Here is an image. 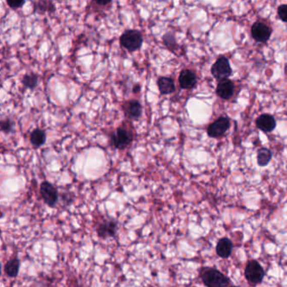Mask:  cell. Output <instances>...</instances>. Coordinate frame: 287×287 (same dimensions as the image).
Instances as JSON below:
<instances>
[{
    "label": "cell",
    "mask_w": 287,
    "mask_h": 287,
    "mask_svg": "<svg viewBox=\"0 0 287 287\" xmlns=\"http://www.w3.org/2000/svg\"><path fill=\"white\" fill-rule=\"evenodd\" d=\"M122 110L125 116L130 120H138L142 113V106L136 100L126 101L122 105Z\"/></svg>",
    "instance_id": "cell-10"
},
{
    "label": "cell",
    "mask_w": 287,
    "mask_h": 287,
    "mask_svg": "<svg viewBox=\"0 0 287 287\" xmlns=\"http://www.w3.org/2000/svg\"><path fill=\"white\" fill-rule=\"evenodd\" d=\"M256 126L261 131L269 133L274 131L276 126V121L275 117L270 114H262L256 120Z\"/></svg>",
    "instance_id": "cell-13"
},
{
    "label": "cell",
    "mask_w": 287,
    "mask_h": 287,
    "mask_svg": "<svg viewBox=\"0 0 287 287\" xmlns=\"http://www.w3.org/2000/svg\"><path fill=\"white\" fill-rule=\"evenodd\" d=\"M245 275L249 282L251 283L252 285H258L262 282L265 273L260 263L256 260H251L246 265Z\"/></svg>",
    "instance_id": "cell-4"
},
{
    "label": "cell",
    "mask_w": 287,
    "mask_h": 287,
    "mask_svg": "<svg viewBox=\"0 0 287 287\" xmlns=\"http://www.w3.org/2000/svg\"><path fill=\"white\" fill-rule=\"evenodd\" d=\"M7 5H9V7L11 8V9H14V10H18L20 8L22 7L23 5H25V1L24 0H20V1H10L8 0Z\"/></svg>",
    "instance_id": "cell-24"
},
{
    "label": "cell",
    "mask_w": 287,
    "mask_h": 287,
    "mask_svg": "<svg viewBox=\"0 0 287 287\" xmlns=\"http://www.w3.org/2000/svg\"><path fill=\"white\" fill-rule=\"evenodd\" d=\"M23 85L29 89H34L38 83V76L35 73L25 74L21 80Z\"/></svg>",
    "instance_id": "cell-21"
},
{
    "label": "cell",
    "mask_w": 287,
    "mask_h": 287,
    "mask_svg": "<svg viewBox=\"0 0 287 287\" xmlns=\"http://www.w3.org/2000/svg\"><path fill=\"white\" fill-rule=\"evenodd\" d=\"M132 91H133V93H137L141 91V86L139 85V84H136V85H134L133 88H132Z\"/></svg>",
    "instance_id": "cell-25"
},
{
    "label": "cell",
    "mask_w": 287,
    "mask_h": 287,
    "mask_svg": "<svg viewBox=\"0 0 287 287\" xmlns=\"http://www.w3.org/2000/svg\"><path fill=\"white\" fill-rule=\"evenodd\" d=\"M234 90V84L232 81L229 79H224V80L220 81L218 83L216 92L220 98L227 101L233 96Z\"/></svg>",
    "instance_id": "cell-11"
},
{
    "label": "cell",
    "mask_w": 287,
    "mask_h": 287,
    "mask_svg": "<svg viewBox=\"0 0 287 287\" xmlns=\"http://www.w3.org/2000/svg\"><path fill=\"white\" fill-rule=\"evenodd\" d=\"M230 287H237V286H230Z\"/></svg>",
    "instance_id": "cell-26"
},
{
    "label": "cell",
    "mask_w": 287,
    "mask_h": 287,
    "mask_svg": "<svg viewBox=\"0 0 287 287\" xmlns=\"http://www.w3.org/2000/svg\"><path fill=\"white\" fill-rule=\"evenodd\" d=\"M272 159V154L270 149L266 148H261L258 150L257 162L258 164L261 167H265L269 164Z\"/></svg>",
    "instance_id": "cell-18"
},
{
    "label": "cell",
    "mask_w": 287,
    "mask_h": 287,
    "mask_svg": "<svg viewBox=\"0 0 287 287\" xmlns=\"http://www.w3.org/2000/svg\"><path fill=\"white\" fill-rule=\"evenodd\" d=\"M163 42L172 53H175L179 49V45L177 44L176 38L172 33H166L163 35Z\"/></svg>",
    "instance_id": "cell-19"
},
{
    "label": "cell",
    "mask_w": 287,
    "mask_h": 287,
    "mask_svg": "<svg viewBox=\"0 0 287 287\" xmlns=\"http://www.w3.org/2000/svg\"><path fill=\"white\" fill-rule=\"evenodd\" d=\"M20 262L18 258H14L9 260L5 265V273L10 278L17 276L20 270Z\"/></svg>",
    "instance_id": "cell-16"
},
{
    "label": "cell",
    "mask_w": 287,
    "mask_h": 287,
    "mask_svg": "<svg viewBox=\"0 0 287 287\" xmlns=\"http://www.w3.org/2000/svg\"><path fill=\"white\" fill-rule=\"evenodd\" d=\"M232 248L233 245L229 238L227 237H222L217 242L216 251L219 257L222 259H227L232 255Z\"/></svg>",
    "instance_id": "cell-14"
},
{
    "label": "cell",
    "mask_w": 287,
    "mask_h": 287,
    "mask_svg": "<svg viewBox=\"0 0 287 287\" xmlns=\"http://www.w3.org/2000/svg\"><path fill=\"white\" fill-rule=\"evenodd\" d=\"M158 88L162 94H169L175 90L174 79L169 77H159L157 81Z\"/></svg>",
    "instance_id": "cell-15"
},
{
    "label": "cell",
    "mask_w": 287,
    "mask_h": 287,
    "mask_svg": "<svg viewBox=\"0 0 287 287\" xmlns=\"http://www.w3.org/2000/svg\"><path fill=\"white\" fill-rule=\"evenodd\" d=\"M118 229V224L114 219H103L99 223L96 228V232L99 237L106 240L109 237H114Z\"/></svg>",
    "instance_id": "cell-8"
},
{
    "label": "cell",
    "mask_w": 287,
    "mask_h": 287,
    "mask_svg": "<svg viewBox=\"0 0 287 287\" xmlns=\"http://www.w3.org/2000/svg\"><path fill=\"white\" fill-rule=\"evenodd\" d=\"M179 85L183 89H192L197 85V77L194 72L189 69H184L179 76Z\"/></svg>",
    "instance_id": "cell-12"
},
{
    "label": "cell",
    "mask_w": 287,
    "mask_h": 287,
    "mask_svg": "<svg viewBox=\"0 0 287 287\" xmlns=\"http://www.w3.org/2000/svg\"><path fill=\"white\" fill-rule=\"evenodd\" d=\"M40 193L43 201L48 207H55L58 201V192L50 182L44 181L40 184Z\"/></svg>",
    "instance_id": "cell-6"
},
{
    "label": "cell",
    "mask_w": 287,
    "mask_h": 287,
    "mask_svg": "<svg viewBox=\"0 0 287 287\" xmlns=\"http://www.w3.org/2000/svg\"><path fill=\"white\" fill-rule=\"evenodd\" d=\"M230 126H231V123H230L229 119L226 116H221L208 126L207 134L210 137L217 138V137L224 135L228 131Z\"/></svg>",
    "instance_id": "cell-7"
},
{
    "label": "cell",
    "mask_w": 287,
    "mask_h": 287,
    "mask_svg": "<svg viewBox=\"0 0 287 287\" xmlns=\"http://www.w3.org/2000/svg\"><path fill=\"white\" fill-rule=\"evenodd\" d=\"M34 9L37 12H53L55 11V5L52 1H37L34 3Z\"/></svg>",
    "instance_id": "cell-20"
},
{
    "label": "cell",
    "mask_w": 287,
    "mask_h": 287,
    "mask_svg": "<svg viewBox=\"0 0 287 287\" xmlns=\"http://www.w3.org/2000/svg\"><path fill=\"white\" fill-rule=\"evenodd\" d=\"M200 275L207 287H227L231 283L229 278L214 268H203Z\"/></svg>",
    "instance_id": "cell-2"
},
{
    "label": "cell",
    "mask_w": 287,
    "mask_h": 287,
    "mask_svg": "<svg viewBox=\"0 0 287 287\" xmlns=\"http://www.w3.org/2000/svg\"><path fill=\"white\" fill-rule=\"evenodd\" d=\"M1 126V131L5 133H10L13 130V122L10 119H5L1 121L0 124Z\"/></svg>",
    "instance_id": "cell-22"
},
{
    "label": "cell",
    "mask_w": 287,
    "mask_h": 287,
    "mask_svg": "<svg viewBox=\"0 0 287 287\" xmlns=\"http://www.w3.org/2000/svg\"><path fill=\"white\" fill-rule=\"evenodd\" d=\"M272 34V29L265 23L255 22L251 27V35L256 41L260 43L267 42Z\"/></svg>",
    "instance_id": "cell-9"
},
{
    "label": "cell",
    "mask_w": 287,
    "mask_h": 287,
    "mask_svg": "<svg viewBox=\"0 0 287 287\" xmlns=\"http://www.w3.org/2000/svg\"><path fill=\"white\" fill-rule=\"evenodd\" d=\"M45 140H46V136H45V131L41 130V129H35L30 133V142L35 148L42 146L43 144H45Z\"/></svg>",
    "instance_id": "cell-17"
},
{
    "label": "cell",
    "mask_w": 287,
    "mask_h": 287,
    "mask_svg": "<svg viewBox=\"0 0 287 287\" xmlns=\"http://www.w3.org/2000/svg\"><path fill=\"white\" fill-rule=\"evenodd\" d=\"M120 43L122 47L130 53L139 50L144 43L141 33L136 30H126L120 37Z\"/></svg>",
    "instance_id": "cell-3"
},
{
    "label": "cell",
    "mask_w": 287,
    "mask_h": 287,
    "mask_svg": "<svg viewBox=\"0 0 287 287\" xmlns=\"http://www.w3.org/2000/svg\"><path fill=\"white\" fill-rule=\"evenodd\" d=\"M211 73L219 82L224 79H228L232 73V69L228 59L226 57H220L212 65Z\"/></svg>",
    "instance_id": "cell-5"
},
{
    "label": "cell",
    "mask_w": 287,
    "mask_h": 287,
    "mask_svg": "<svg viewBox=\"0 0 287 287\" xmlns=\"http://www.w3.org/2000/svg\"><path fill=\"white\" fill-rule=\"evenodd\" d=\"M278 15L283 22L287 23V5H281L278 7Z\"/></svg>",
    "instance_id": "cell-23"
},
{
    "label": "cell",
    "mask_w": 287,
    "mask_h": 287,
    "mask_svg": "<svg viewBox=\"0 0 287 287\" xmlns=\"http://www.w3.org/2000/svg\"><path fill=\"white\" fill-rule=\"evenodd\" d=\"M134 140V131L132 126L123 123L119 126L111 135V144L115 149H125L128 148Z\"/></svg>",
    "instance_id": "cell-1"
}]
</instances>
